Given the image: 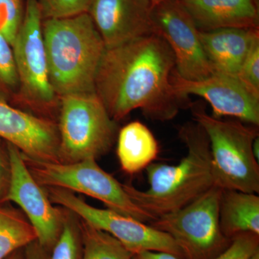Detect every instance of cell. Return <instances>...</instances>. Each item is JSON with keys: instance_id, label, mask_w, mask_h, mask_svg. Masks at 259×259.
I'll use <instances>...</instances> for the list:
<instances>
[{"instance_id": "obj_1", "label": "cell", "mask_w": 259, "mask_h": 259, "mask_svg": "<svg viewBox=\"0 0 259 259\" xmlns=\"http://www.w3.org/2000/svg\"><path fill=\"white\" fill-rule=\"evenodd\" d=\"M176 69L173 52L156 34L105 49L97 70L95 93L116 122L135 110L166 122L190 106L171 83Z\"/></svg>"}, {"instance_id": "obj_2", "label": "cell", "mask_w": 259, "mask_h": 259, "mask_svg": "<svg viewBox=\"0 0 259 259\" xmlns=\"http://www.w3.org/2000/svg\"><path fill=\"white\" fill-rule=\"evenodd\" d=\"M179 134L187 152L178 164H150L146 168L147 190L127 185L134 203L155 219L182 208L214 186L205 131L193 121L182 125Z\"/></svg>"}, {"instance_id": "obj_3", "label": "cell", "mask_w": 259, "mask_h": 259, "mask_svg": "<svg viewBox=\"0 0 259 259\" xmlns=\"http://www.w3.org/2000/svg\"><path fill=\"white\" fill-rule=\"evenodd\" d=\"M42 35L56 96L95 93L97 70L106 47L89 13L44 19Z\"/></svg>"}, {"instance_id": "obj_4", "label": "cell", "mask_w": 259, "mask_h": 259, "mask_svg": "<svg viewBox=\"0 0 259 259\" xmlns=\"http://www.w3.org/2000/svg\"><path fill=\"white\" fill-rule=\"evenodd\" d=\"M194 121L208 137L214 185L221 190L258 194L259 161L253 151L258 127L240 120H224L191 105Z\"/></svg>"}, {"instance_id": "obj_5", "label": "cell", "mask_w": 259, "mask_h": 259, "mask_svg": "<svg viewBox=\"0 0 259 259\" xmlns=\"http://www.w3.org/2000/svg\"><path fill=\"white\" fill-rule=\"evenodd\" d=\"M59 100V163L97 160L108 153L117 139L118 125L96 93L68 95Z\"/></svg>"}, {"instance_id": "obj_6", "label": "cell", "mask_w": 259, "mask_h": 259, "mask_svg": "<svg viewBox=\"0 0 259 259\" xmlns=\"http://www.w3.org/2000/svg\"><path fill=\"white\" fill-rule=\"evenodd\" d=\"M22 156L29 171L42 187L86 194L100 200L107 209L141 222L149 223L155 220L134 203L127 184L121 183L102 169L97 160L61 163L32 159L23 153Z\"/></svg>"}, {"instance_id": "obj_7", "label": "cell", "mask_w": 259, "mask_h": 259, "mask_svg": "<svg viewBox=\"0 0 259 259\" xmlns=\"http://www.w3.org/2000/svg\"><path fill=\"white\" fill-rule=\"evenodd\" d=\"M41 11L37 0H26L23 21L13 47L23 102L35 115L57 123L59 104L50 79L42 35Z\"/></svg>"}, {"instance_id": "obj_8", "label": "cell", "mask_w": 259, "mask_h": 259, "mask_svg": "<svg viewBox=\"0 0 259 259\" xmlns=\"http://www.w3.org/2000/svg\"><path fill=\"white\" fill-rule=\"evenodd\" d=\"M222 190L212 187L178 210L149 223L173 238L185 259H214L231 243L220 228L219 207Z\"/></svg>"}, {"instance_id": "obj_9", "label": "cell", "mask_w": 259, "mask_h": 259, "mask_svg": "<svg viewBox=\"0 0 259 259\" xmlns=\"http://www.w3.org/2000/svg\"><path fill=\"white\" fill-rule=\"evenodd\" d=\"M44 188L53 204L69 209L85 222L111 235L133 254L153 250L166 252L185 259L176 242L164 232L111 209L93 207L71 191L58 187Z\"/></svg>"}, {"instance_id": "obj_10", "label": "cell", "mask_w": 259, "mask_h": 259, "mask_svg": "<svg viewBox=\"0 0 259 259\" xmlns=\"http://www.w3.org/2000/svg\"><path fill=\"white\" fill-rule=\"evenodd\" d=\"M154 34L170 47L176 62L175 71L187 80H199L212 74L204 55L199 30L179 0H166L153 7Z\"/></svg>"}, {"instance_id": "obj_11", "label": "cell", "mask_w": 259, "mask_h": 259, "mask_svg": "<svg viewBox=\"0 0 259 259\" xmlns=\"http://www.w3.org/2000/svg\"><path fill=\"white\" fill-rule=\"evenodd\" d=\"M8 148L11 182L7 202L18 204L36 232L37 241L51 253L62 231L64 207H54L44 187L29 171L21 151L8 143Z\"/></svg>"}, {"instance_id": "obj_12", "label": "cell", "mask_w": 259, "mask_h": 259, "mask_svg": "<svg viewBox=\"0 0 259 259\" xmlns=\"http://www.w3.org/2000/svg\"><path fill=\"white\" fill-rule=\"evenodd\" d=\"M171 83L176 93L184 98L195 95L205 100L212 107L214 117H233L259 126V95L237 76L212 74L203 79L187 80L175 70Z\"/></svg>"}, {"instance_id": "obj_13", "label": "cell", "mask_w": 259, "mask_h": 259, "mask_svg": "<svg viewBox=\"0 0 259 259\" xmlns=\"http://www.w3.org/2000/svg\"><path fill=\"white\" fill-rule=\"evenodd\" d=\"M0 139L32 159L58 163L59 136L54 121L11 106L0 99Z\"/></svg>"}, {"instance_id": "obj_14", "label": "cell", "mask_w": 259, "mask_h": 259, "mask_svg": "<svg viewBox=\"0 0 259 259\" xmlns=\"http://www.w3.org/2000/svg\"><path fill=\"white\" fill-rule=\"evenodd\" d=\"M148 0H92L89 15L106 49L154 34Z\"/></svg>"}, {"instance_id": "obj_15", "label": "cell", "mask_w": 259, "mask_h": 259, "mask_svg": "<svg viewBox=\"0 0 259 259\" xmlns=\"http://www.w3.org/2000/svg\"><path fill=\"white\" fill-rule=\"evenodd\" d=\"M199 31L258 29V0H179Z\"/></svg>"}, {"instance_id": "obj_16", "label": "cell", "mask_w": 259, "mask_h": 259, "mask_svg": "<svg viewBox=\"0 0 259 259\" xmlns=\"http://www.w3.org/2000/svg\"><path fill=\"white\" fill-rule=\"evenodd\" d=\"M199 37L212 74L237 76L250 49L259 40V29L199 31Z\"/></svg>"}, {"instance_id": "obj_17", "label": "cell", "mask_w": 259, "mask_h": 259, "mask_svg": "<svg viewBox=\"0 0 259 259\" xmlns=\"http://www.w3.org/2000/svg\"><path fill=\"white\" fill-rule=\"evenodd\" d=\"M117 155L122 171L135 175L146 169L158 157L157 140L147 126L134 121L117 134Z\"/></svg>"}, {"instance_id": "obj_18", "label": "cell", "mask_w": 259, "mask_h": 259, "mask_svg": "<svg viewBox=\"0 0 259 259\" xmlns=\"http://www.w3.org/2000/svg\"><path fill=\"white\" fill-rule=\"evenodd\" d=\"M220 228L231 240L237 235H259V197L256 194L222 190L219 207Z\"/></svg>"}, {"instance_id": "obj_19", "label": "cell", "mask_w": 259, "mask_h": 259, "mask_svg": "<svg viewBox=\"0 0 259 259\" xmlns=\"http://www.w3.org/2000/svg\"><path fill=\"white\" fill-rule=\"evenodd\" d=\"M35 240L36 232L21 209L0 204V259Z\"/></svg>"}, {"instance_id": "obj_20", "label": "cell", "mask_w": 259, "mask_h": 259, "mask_svg": "<svg viewBox=\"0 0 259 259\" xmlns=\"http://www.w3.org/2000/svg\"><path fill=\"white\" fill-rule=\"evenodd\" d=\"M83 241L82 259H131L133 253L118 240L80 218Z\"/></svg>"}, {"instance_id": "obj_21", "label": "cell", "mask_w": 259, "mask_h": 259, "mask_svg": "<svg viewBox=\"0 0 259 259\" xmlns=\"http://www.w3.org/2000/svg\"><path fill=\"white\" fill-rule=\"evenodd\" d=\"M83 241L80 218L64 207L62 231L51 253V259H82Z\"/></svg>"}, {"instance_id": "obj_22", "label": "cell", "mask_w": 259, "mask_h": 259, "mask_svg": "<svg viewBox=\"0 0 259 259\" xmlns=\"http://www.w3.org/2000/svg\"><path fill=\"white\" fill-rule=\"evenodd\" d=\"M0 90L15 94L20 90V83L13 47L0 32Z\"/></svg>"}, {"instance_id": "obj_23", "label": "cell", "mask_w": 259, "mask_h": 259, "mask_svg": "<svg viewBox=\"0 0 259 259\" xmlns=\"http://www.w3.org/2000/svg\"><path fill=\"white\" fill-rule=\"evenodd\" d=\"M44 19L69 18L88 13L92 0H37Z\"/></svg>"}, {"instance_id": "obj_24", "label": "cell", "mask_w": 259, "mask_h": 259, "mask_svg": "<svg viewBox=\"0 0 259 259\" xmlns=\"http://www.w3.org/2000/svg\"><path fill=\"white\" fill-rule=\"evenodd\" d=\"M23 0H0V32L13 45L23 21Z\"/></svg>"}, {"instance_id": "obj_25", "label": "cell", "mask_w": 259, "mask_h": 259, "mask_svg": "<svg viewBox=\"0 0 259 259\" xmlns=\"http://www.w3.org/2000/svg\"><path fill=\"white\" fill-rule=\"evenodd\" d=\"M214 259H259V235L252 233L237 235Z\"/></svg>"}, {"instance_id": "obj_26", "label": "cell", "mask_w": 259, "mask_h": 259, "mask_svg": "<svg viewBox=\"0 0 259 259\" xmlns=\"http://www.w3.org/2000/svg\"><path fill=\"white\" fill-rule=\"evenodd\" d=\"M237 76L259 95V40L255 42L245 57Z\"/></svg>"}, {"instance_id": "obj_27", "label": "cell", "mask_w": 259, "mask_h": 259, "mask_svg": "<svg viewBox=\"0 0 259 259\" xmlns=\"http://www.w3.org/2000/svg\"><path fill=\"white\" fill-rule=\"evenodd\" d=\"M2 141L4 140L0 139V204H4L8 203L7 198L11 182V163L8 143L3 145Z\"/></svg>"}, {"instance_id": "obj_28", "label": "cell", "mask_w": 259, "mask_h": 259, "mask_svg": "<svg viewBox=\"0 0 259 259\" xmlns=\"http://www.w3.org/2000/svg\"><path fill=\"white\" fill-rule=\"evenodd\" d=\"M25 259H51V253L42 248L37 240L25 247Z\"/></svg>"}, {"instance_id": "obj_29", "label": "cell", "mask_w": 259, "mask_h": 259, "mask_svg": "<svg viewBox=\"0 0 259 259\" xmlns=\"http://www.w3.org/2000/svg\"><path fill=\"white\" fill-rule=\"evenodd\" d=\"M131 259H181L176 255L166 252L144 250L139 253H134Z\"/></svg>"}, {"instance_id": "obj_30", "label": "cell", "mask_w": 259, "mask_h": 259, "mask_svg": "<svg viewBox=\"0 0 259 259\" xmlns=\"http://www.w3.org/2000/svg\"><path fill=\"white\" fill-rule=\"evenodd\" d=\"M25 248L15 250L5 259H25Z\"/></svg>"}, {"instance_id": "obj_31", "label": "cell", "mask_w": 259, "mask_h": 259, "mask_svg": "<svg viewBox=\"0 0 259 259\" xmlns=\"http://www.w3.org/2000/svg\"><path fill=\"white\" fill-rule=\"evenodd\" d=\"M150 3H151L152 6H155V5H157L160 4V3H163V2L166 1V0H148Z\"/></svg>"}]
</instances>
